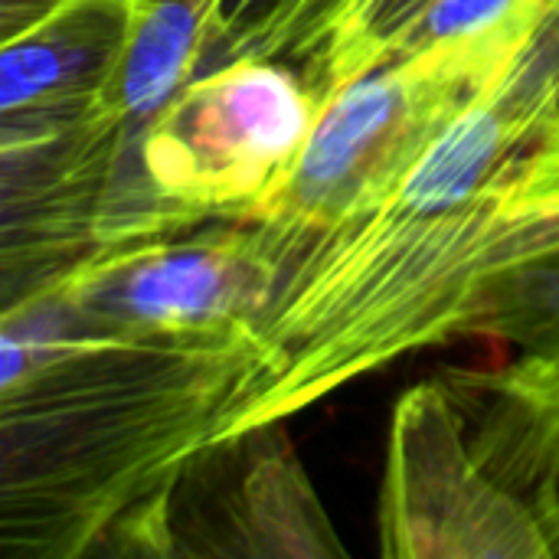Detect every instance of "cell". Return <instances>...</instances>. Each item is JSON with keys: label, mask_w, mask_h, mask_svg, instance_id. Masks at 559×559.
Here are the masks:
<instances>
[{"label": "cell", "mask_w": 559, "mask_h": 559, "mask_svg": "<svg viewBox=\"0 0 559 559\" xmlns=\"http://www.w3.org/2000/svg\"><path fill=\"white\" fill-rule=\"evenodd\" d=\"M347 7L350 0H200L206 59L216 66L242 56L301 62V75L318 98Z\"/></svg>", "instance_id": "7c38bea8"}, {"label": "cell", "mask_w": 559, "mask_h": 559, "mask_svg": "<svg viewBox=\"0 0 559 559\" xmlns=\"http://www.w3.org/2000/svg\"><path fill=\"white\" fill-rule=\"evenodd\" d=\"M203 59L206 26L200 0H134L124 49L88 118L118 128L128 160L138 164L144 128L193 79Z\"/></svg>", "instance_id": "9c48e42d"}, {"label": "cell", "mask_w": 559, "mask_h": 559, "mask_svg": "<svg viewBox=\"0 0 559 559\" xmlns=\"http://www.w3.org/2000/svg\"><path fill=\"white\" fill-rule=\"evenodd\" d=\"M465 426V409L445 380L419 383L400 396L380 495V554L386 559L554 557L534 504L478 462Z\"/></svg>", "instance_id": "5b68a950"}, {"label": "cell", "mask_w": 559, "mask_h": 559, "mask_svg": "<svg viewBox=\"0 0 559 559\" xmlns=\"http://www.w3.org/2000/svg\"><path fill=\"white\" fill-rule=\"evenodd\" d=\"M275 288V265L246 223L197 239L170 236L98 252L0 324L39 334L180 337L252 328Z\"/></svg>", "instance_id": "277c9868"}, {"label": "cell", "mask_w": 559, "mask_h": 559, "mask_svg": "<svg viewBox=\"0 0 559 559\" xmlns=\"http://www.w3.org/2000/svg\"><path fill=\"white\" fill-rule=\"evenodd\" d=\"M278 426L246 432L252 436L255 459L239 478L233 495L229 531L242 537L239 554L246 557H337L344 554L334 537L314 488L308 485L288 442L275 432Z\"/></svg>", "instance_id": "8fae6325"}, {"label": "cell", "mask_w": 559, "mask_h": 559, "mask_svg": "<svg viewBox=\"0 0 559 559\" xmlns=\"http://www.w3.org/2000/svg\"><path fill=\"white\" fill-rule=\"evenodd\" d=\"M131 13L134 0H82L3 43L0 134H29L85 118L124 49Z\"/></svg>", "instance_id": "ba28073f"}, {"label": "cell", "mask_w": 559, "mask_h": 559, "mask_svg": "<svg viewBox=\"0 0 559 559\" xmlns=\"http://www.w3.org/2000/svg\"><path fill=\"white\" fill-rule=\"evenodd\" d=\"M559 210V0L518 62L462 105L416 160L275 262L252 357L213 445L282 426L426 350L452 278L501 229Z\"/></svg>", "instance_id": "6da1fadb"}, {"label": "cell", "mask_w": 559, "mask_h": 559, "mask_svg": "<svg viewBox=\"0 0 559 559\" xmlns=\"http://www.w3.org/2000/svg\"><path fill=\"white\" fill-rule=\"evenodd\" d=\"M557 0H423L377 49L390 59H423L475 88L498 82L531 46Z\"/></svg>", "instance_id": "30bf717a"}, {"label": "cell", "mask_w": 559, "mask_h": 559, "mask_svg": "<svg viewBox=\"0 0 559 559\" xmlns=\"http://www.w3.org/2000/svg\"><path fill=\"white\" fill-rule=\"evenodd\" d=\"M367 7H370V0H350V7H347V20H344V29H341L337 43H334V52H331V59H328V69H324V75H321V85H318V102H321V105L328 102V85H331V72H334L337 59L344 56L347 43L354 39V33H357V26H360V20H364Z\"/></svg>", "instance_id": "9a60e30c"}, {"label": "cell", "mask_w": 559, "mask_h": 559, "mask_svg": "<svg viewBox=\"0 0 559 559\" xmlns=\"http://www.w3.org/2000/svg\"><path fill=\"white\" fill-rule=\"evenodd\" d=\"M478 92L485 88L423 59L380 62L337 88L321 105L282 200L262 223H252L272 265L390 187Z\"/></svg>", "instance_id": "8992f818"}, {"label": "cell", "mask_w": 559, "mask_h": 559, "mask_svg": "<svg viewBox=\"0 0 559 559\" xmlns=\"http://www.w3.org/2000/svg\"><path fill=\"white\" fill-rule=\"evenodd\" d=\"M540 481L544 485L534 488L531 504H534V511H537V518H540V524H544V531L550 537L554 557H559V452L557 459H554V465L547 468V475Z\"/></svg>", "instance_id": "5bb4252c"}, {"label": "cell", "mask_w": 559, "mask_h": 559, "mask_svg": "<svg viewBox=\"0 0 559 559\" xmlns=\"http://www.w3.org/2000/svg\"><path fill=\"white\" fill-rule=\"evenodd\" d=\"M82 0H0V43H10Z\"/></svg>", "instance_id": "4fadbf2b"}, {"label": "cell", "mask_w": 559, "mask_h": 559, "mask_svg": "<svg viewBox=\"0 0 559 559\" xmlns=\"http://www.w3.org/2000/svg\"><path fill=\"white\" fill-rule=\"evenodd\" d=\"M321 102L288 62L242 56L190 79L141 134V167L183 233L262 223L282 200Z\"/></svg>", "instance_id": "3957f363"}, {"label": "cell", "mask_w": 559, "mask_h": 559, "mask_svg": "<svg viewBox=\"0 0 559 559\" xmlns=\"http://www.w3.org/2000/svg\"><path fill=\"white\" fill-rule=\"evenodd\" d=\"M504 278L537 321L534 337L518 357L452 370L445 383L462 409L481 416L472 442L478 462L518 495H534L559 452V259Z\"/></svg>", "instance_id": "52a82bcc"}, {"label": "cell", "mask_w": 559, "mask_h": 559, "mask_svg": "<svg viewBox=\"0 0 559 559\" xmlns=\"http://www.w3.org/2000/svg\"><path fill=\"white\" fill-rule=\"evenodd\" d=\"M252 328L180 337L0 324V544L10 559L170 557Z\"/></svg>", "instance_id": "7a4b0ae2"}]
</instances>
